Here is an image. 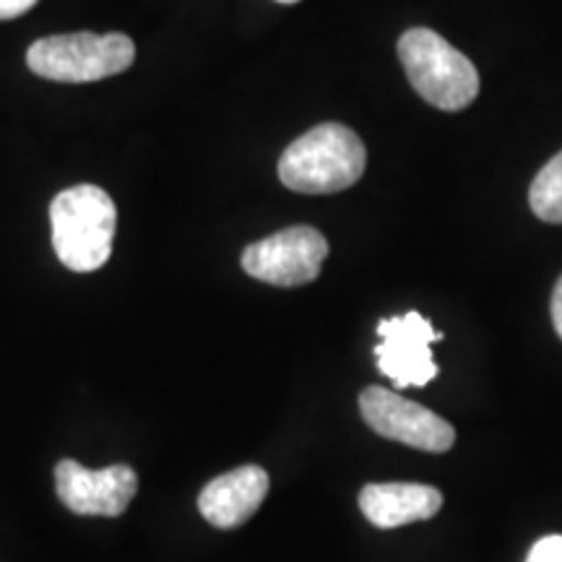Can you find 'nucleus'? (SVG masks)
<instances>
[{"label":"nucleus","instance_id":"f257e3e1","mask_svg":"<svg viewBox=\"0 0 562 562\" xmlns=\"http://www.w3.org/2000/svg\"><path fill=\"white\" fill-rule=\"evenodd\" d=\"M364 167L362 138L341 123H321L286 146L279 159V180L294 193L326 195L355 186Z\"/></svg>","mask_w":562,"mask_h":562},{"label":"nucleus","instance_id":"f03ea898","mask_svg":"<svg viewBox=\"0 0 562 562\" xmlns=\"http://www.w3.org/2000/svg\"><path fill=\"white\" fill-rule=\"evenodd\" d=\"M53 248L66 269L89 273L112 256L117 209L110 193L97 186H74L50 203Z\"/></svg>","mask_w":562,"mask_h":562},{"label":"nucleus","instance_id":"7ed1b4c3","mask_svg":"<svg viewBox=\"0 0 562 562\" xmlns=\"http://www.w3.org/2000/svg\"><path fill=\"white\" fill-rule=\"evenodd\" d=\"M398 60L414 91L432 108L459 112L480 94V74L467 55L432 30H409L398 40Z\"/></svg>","mask_w":562,"mask_h":562},{"label":"nucleus","instance_id":"20e7f679","mask_svg":"<svg viewBox=\"0 0 562 562\" xmlns=\"http://www.w3.org/2000/svg\"><path fill=\"white\" fill-rule=\"evenodd\" d=\"M136 60V47L125 34H58L37 40L26 53L32 74L47 81L89 83L123 74Z\"/></svg>","mask_w":562,"mask_h":562},{"label":"nucleus","instance_id":"39448f33","mask_svg":"<svg viewBox=\"0 0 562 562\" xmlns=\"http://www.w3.org/2000/svg\"><path fill=\"white\" fill-rule=\"evenodd\" d=\"M328 243L313 227H290L248 245L243 269L248 277L273 286H302L318 279Z\"/></svg>","mask_w":562,"mask_h":562},{"label":"nucleus","instance_id":"423d86ee","mask_svg":"<svg viewBox=\"0 0 562 562\" xmlns=\"http://www.w3.org/2000/svg\"><path fill=\"white\" fill-rule=\"evenodd\" d=\"M360 412L381 438L404 442L417 451L446 453L456 442V430L446 419L381 385H370L360 393Z\"/></svg>","mask_w":562,"mask_h":562},{"label":"nucleus","instance_id":"0eeeda50","mask_svg":"<svg viewBox=\"0 0 562 562\" xmlns=\"http://www.w3.org/2000/svg\"><path fill=\"white\" fill-rule=\"evenodd\" d=\"M381 344L375 347V360L383 375H389L396 389H422L438 378V364L432 360V344L442 339L432 323L409 311L396 318L378 323Z\"/></svg>","mask_w":562,"mask_h":562},{"label":"nucleus","instance_id":"6e6552de","mask_svg":"<svg viewBox=\"0 0 562 562\" xmlns=\"http://www.w3.org/2000/svg\"><path fill=\"white\" fill-rule=\"evenodd\" d=\"M55 487L63 505L76 516L117 518L136 497L138 474L128 463H115L94 472L66 459L55 469Z\"/></svg>","mask_w":562,"mask_h":562},{"label":"nucleus","instance_id":"1a4fd4ad","mask_svg":"<svg viewBox=\"0 0 562 562\" xmlns=\"http://www.w3.org/2000/svg\"><path fill=\"white\" fill-rule=\"evenodd\" d=\"M269 495L266 469L248 463L211 480L199 495V510L216 529H237L256 516Z\"/></svg>","mask_w":562,"mask_h":562},{"label":"nucleus","instance_id":"9d476101","mask_svg":"<svg viewBox=\"0 0 562 562\" xmlns=\"http://www.w3.org/2000/svg\"><path fill=\"white\" fill-rule=\"evenodd\" d=\"M442 508L440 490L412 482L368 484L360 492V510L378 529H396L414 521H427Z\"/></svg>","mask_w":562,"mask_h":562},{"label":"nucleus","instance_id":"9b49d317","mask_svg":"<svg viewBox=\"0 0 562 562\" xmlns=\"http://www.w3.org/2000/svg\"><path fill=\"white\" fill-rule=\"evenodd\" d=\"M531 211L547 224H562V151L544 165L529 191Z\"/></svg>","mask_w":562,"mask_h":562},{"label":"nucleus","instance_id":"f8f14e48","mask_svg":"<svg viewBox=\"0 0 562 562\" xmlns=\"http://www.w3.org/2000/svg\"><path fill=\"white\" fill-rule=\"evenodd\" d=\"M526 562H562V537H544L531 547Z\"/></svg>","mask_w":562,"mask_h":562},{"label":"nucleus","instance_id":"ddd939ff","mask_svg":"<svg viewBox=\"0 0 562 562\" xmlns=\"http://www.w3.org/2000/svg\"><path fill=\"white\" fill-rule=\"evenodd\" d=\"M37 5V0H0V21L16 19Z\"/></svg>","mask_w":562,"mask_h":562},{"label":"nucleus","instance_id":"4468645a","mask_svg":"<svg viewBox=\"0 0 562 562\" xmlns=\"http://www.w3.org/2000/svg\"><path fill=\"white\" fill-rule=\"evenodd\" d=\"M552 323H554V331L562 339V277L558 284H554V292H552Z\"/></svg>","mask_w":562,"mask_h":562},{"label":"nucleus","instance_id":"2eb2a0df","mask_svg":"<svg viewBox=\"0 0 562 562\" xmlns=\"http://www.w3.org/2000/svg\"><path fill=\"white\" fill-rule=\"evenodd\" d=\"M277 3H297V0H277Z\"/></svg>","mask_w":562,"mask_h":562}]
</instances>
